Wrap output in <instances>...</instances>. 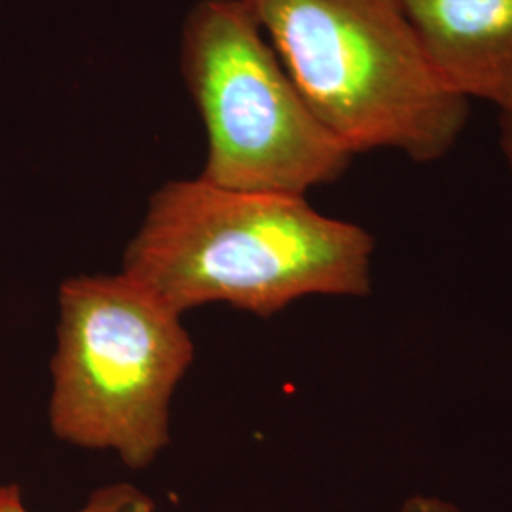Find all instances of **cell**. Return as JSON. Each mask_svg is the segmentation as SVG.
I'll use <instances>...</instances> for the list:
<instances>
[{"label": "cell", "mask_w": 512, "mask_h": 512, "mask_svg": "<svg viewBox=\"0 0 512 512\" xmlns=\"http://www.w3.org/2000/svg\"><path fill=\"white\" fill-rule=\"evenodd\" d=\"M497 129H499L501 154L512 171V99L501 109H497Z\"/></svg>", "instance_id": "cell-7"}, {"label": "cell", "mask_w": 512, "mask_h": 512, "mask_svg": "<svg viewBox=\"0 0 512 512\" xmlns=\"http://www.w3.org/2000/svg\"><path fill=\"white\" fill-rule=\"evenodd\" d=\"M374 239L306 196L171 181L148 202L124 274L183 315L222 302L270 317L310 294L365 296Z\"/></svg>", "instance_id": "cell-1"}, {"label": "cell", "mask_w": 512, "mask_h": 512, "mask_svg": "<svg viewBox=\"0 0 512 512\" xmlns=\"http://www.w3.org/2000/svg\"><path fill=\"white\" fill-rule=\"evenodd\" d=\"M315 118L348 150L418 164L458 145L471 101L425 52L403 0H243Z\"/></svg>", "instance_id": "cell-2"}, {"label": "cell", "mask_w": 512, "mask_h": 512, "mask_svg": "<svg viewBox=\"0 0 512 512\" xmlns=\"http://www.w3.org/2000/svg\"><path fill=\"white\" fill-rule=\"evenodd\" d=\"M181 69L202 116L200 179L306 196L353 160L315 118L243 0H200L186 16Z\"/></svg>", "instance_id": "cell-4"}, {"label": "cell", "mask_w": 512, "mask_h": 512, "mask_svg": "<svg viewBox=\"0 0 512 512\" xmlns=\"http://www.w3.org/2000/svg\"><path fill=\"white\" fill-rule=\"evenodd\" d=\"M444 82L467 101L512 99V0H403Z\"/></svg>", "instance_id": "cell-5"}, {"label": "cell", "mask_w": 512, "mask_h": 512, "mask_svg": "<svg viewBox=\"0 0 512 512\" xmlns=\"http://www.w3.org/2000/svg\"><path fill=\"white\" fill-rule=\"evenodd\" d=\"M192 361L181 313L128 275L65 279L48 408L55 437L147 467L169 442V403Z\"/></svg>", "instance_id": "cell-3"}, {"label": "cell", "mask_w": 512, "mask_h": 512, "mask_svg": "<svg viewBox=\"0 0 512 512\" xmlns=\"http://www.w3.org/2000/svg\"><path fill=\"white\" fill-rule=\"evenodd\" d=\"M401 512H458L452 505L442 503L437 499H427V497H416L410 499L403 507Z\"/></svg>", "instance_id": "cell-8"}, {"label": "cell", "mask_w": 512, "mask_h": 512, "mask_svg": "<svg viewBox=\"0 0 512 512\" xmlns=\"http://www.w3.org/2000/svg\"><path fill=\"white\" fill-rule=\"evenodd\" d=\"M0 512H31L16 484L0 486ZM76 512H154V503L135 486L116 484L93 492L90 501Z\"/></svg>", "instance_id": "cell-6"}]
</instances>
